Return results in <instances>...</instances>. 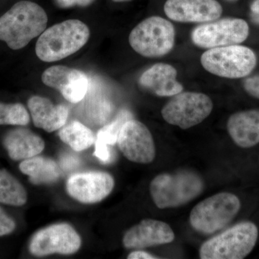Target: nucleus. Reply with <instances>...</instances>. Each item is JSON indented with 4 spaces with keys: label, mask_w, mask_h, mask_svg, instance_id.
Instances as JSON below:
<instances>
[{
    "label": "nucleus",
    "mask_w": 259,
    "mask_h": 259,
    "mask_svg": "<svg viewBox=\"0 0 259 259\" xmlns=\"http://www.w3.org/2000/svg\"><path fill=\"white\" fill-rule=\"evenodd\" d=\"M114 187L113 177L102 171L76 174L70 177L66 183L70 197L83 204L101 202L110 195Z\"/></svg>",
    "instance_id": "nucleus-12"
},
{
    "label": "nucleus",
    "mask_w": 259,
    "mask_h": 259,
    "mask_svg": "<svg viewBox=\"0 0 259 259\" xmlns=\"http://www.w3.org/2000/svg\"><path fill=\"white\" fill-rule=\"evenodd\" d=\"M56 3L59 7L63 8H71V7L88 6L93 3L94 0H56Z\"/></svg>",
    "instance_id": "nucleus-27"
},
{
    "label": "nucleus",
    "mask_w": 259,
    "mask_h": 259,
    "mask_svg": "<svg viewBox=\"0 0 259 259\" xmlns=\"http://www.w3.org/2000/svg\"><path fill=\"white\" fill-rule=\"evenodd\" d=\"M131 114L127 111H122L111 123L104 126L97 133L95 141V156L104 163L110 161V153L108 146L117 143V137L122 125L126 121L131 120Z\"/></svg>",
    "instance_id": "nucleus-21"
},
{
    "label": "nucleus",
    "mask_w": 259,
    "mask_h": 259,
    "mask_svg": "<svg viewBox=\"0 0 259 259\" xmlns=\"http://www.w3.org/2000/svg\"><path fill=\"white\" fill-rule=\"evenodd\" d=\"M81 245V237L71 225L56 223L36 232L30 240L29 250L35 256L71 255L76 253Z\"/></svg>",
    "instance_id": "nucleus-9"
},
{
    "label": "nucleus",
    "mask_w": 259,
    "mask_h": 259,
    "mask_svg": "<svg viewBox=\"0 0 259 259\" xmlns=\"http://www.w3.org/2000/svg\"><path fill=\"white\" fill-rule=\"evenodd\" d=\"M113 1L117 2V3H119V2H127L130 1V0H113Z\"/></svg>",
    "instance_id": "nucleus-30"
},
{
    "label": "nucleus",
    "mask_w": 259,
    "mask_h": 259,
    "mask_svg": "<svg viewBox=\"0 0 259 259\" xmlns=\"http://www.w3.org/2000/svg\"><path fill=\"white\" fill-rule=\"evenodd\" d=\"M175 235L169 225L163 221L145 219L127 230L122 238L127 249H144L148 247L171 243Z\"/></svg>",
    "instance_id": "nucleus-14"
},
{
    "label": "nucleus",
    "mask_w": 259,
    "mask_h": 259,
    "mask_svg": "<svg viewBox=\"0 0 259 259\" xmlns=\"http://www.w3.org/2000/svg\"><path fill=\"white\" fill-rule=\"evenodd\" d=\"M241 209L240 199L231 192H220L199 202L191 211L190 223L203 234L223 229L234 219Z\"/></svg>",
    "instance_id": "nucleus-5"
},
{
    "label": "nucleus",
    "mask_w": 259,
    "mask_h": 259,
    "mask_svg": "<svg viewBox=\"0 0 259 259\" xmlns=\"http://www.w3.org/2000/svg\"><path fill=\"white\" fill-rule=\"evenodd\" d=\"M243 87L250 95L259 99V75L245 79Z\"/></svg>",
    "instance_id": "nucleus-26"
},
{
    "label": "nucleus",
    "mask_w": 259,
    "mask_h": 259,
    "mask_svg": "<svg viewBox=\"0 0 259 259\" xmlns=\"http://www.w3.org/2000/svg\"><path fill=\"white\" fill-rule=\"evenodd\" d=\"M59 136L63 142L77 152L88 149L95 142V134L92 130L78 121L61 127Z\"/></svg>",
    "instance_id": "nucleus-22"
},
{
    "label": "nucleus",
    "mask_w": 259,
    "mask_h": 259,
    "mask_svg": "<svg viewBox=\"0 0 259 259\" xmlns=\"http://www.w3.org/2000/svg\"><path fill=\"white\" fill-rule=\"evenodd\" d=\"M201 64L211 74L238 79L251 73L256 65V56L249 48L227 46L209 49L204 52L201 57Z\"/></svg>",
    "instance_id": "nucleus-7"
},
{
    "label": "nucleus",
    "mask_w": 259,
    "mask_h": 259,
    "mask_svg": "<svg viewBox=\"0 0 259 259\" xmlns=\"http://www.w3.org/2000/svg\"><path fill=\"white\" fill-rule=\"evenodd\" d=\"M28 107L34 125L49 133L64 127L69 116L67 107L63 105H54L46 97H30Z\"/></svg>",
    "instance_id": "nucleus-17"
},
{
    "label": "nucleus",
    "mask_w": 259,
    "mask_h": 259,
    "mask_svg": "<svg viewBox=\"0 0 259 259\" xmlns=\"http://www.w3.org/2000/svg\"><path fill=\"white\" fill-rule=\"evenodd\" d=\"M249 33L248 23L238 18H225L199 25L193 30L192 40L203 49L237 45L246 40Z\"/></svg>",
    "instance_id": "nucleus-10"
},
{
    "label": "nucleus",
    "mask_w": 259,
    "mask_h": 259,
    "mask_svg": "<svg viewBox=\"0 0 259 259\" xmlns=\"http://www.w3.org/2000/svg\"><path fill=\"white\" fill-rule=\"evenodd\" d=\"M250 17L253 23L259 25V0H255L250 6Z\"/></svg>",
    "instance_id": "nucleus-29"
},
{
    "label": "nucleus",
    "mask_w": 259,
    "mask_h": 259,
    "mask_svg": "<svg viewBox=\"0 0 259 259\" xmlns=\"http://www.w3.org/2000/svg\"><path fill=\"white\" fill-rule=\"evenodd\" d=\"M258 230L254 223H238L202 243L199 250L202 259H243L254 248Z\"/></svg>",
    "instance_id": "nucleus-4"
},
{
    "label": "nucleus",
    "mask_w": 259,
    "mask_h": 259,
    "mask_svg": "<svg viewBox=\"0 0 259 259\" xmlns=\"http://www.w3.org/2000/svg\"><path fill=\"white\" fill-rule=\"evenodd\" d=\"M164 12L180 23H207L219 18L223 8L216 0H167Z\"/></svg>",
    "instance_id": "nucleus-15"
},
{
    "label": "nucleus",
    "mask_w": 259,
    "mask_h": 259,
    "mask_svg": "<svg viewBox=\"0 0 259 259\" xmlns=\"http://www.w3.org/2000/svg\"><path fill=\"white\" fill-rule=\"evenodd\" d=\"M19 168L35 185L55 183L61 176V168L57 163L44 156H36L23 160L19 165Z\"/></svg>",
    "instance_id": "nucleus-20"
},
{
    "label": "nucleus",
    "mask_w": 259,
    "mask_h": 259,
    "mask_svg": "<svg viewBox=\"0 0 259 259\" xmlns=\"http://www.w3.org/2000/svg\"><path fill=\"white\" fill-rule=\"evenodd\" d=\"M30 122V115L20 103L0 102V125L25 126Z\"/></svg>",
    "instance_id": "nucleus-24"
},
{
    "label": "nucleus",
    "mask_w": 259,
    "mask_h": 259,
    "mask_svg": "<svg viewBox=\"0 0 259 259\" xmlns=\"http://www.w3.org/2000/svg\"><path fill=\"white\" fill-rule=\"evenodd\" d=\"M44 84L56 89L71 103H78L86 96L90 86L87 75L82 71L65 66H54L42 73Z\"/></svg>",
    "instance_id": "nucleus-13"
},
{
    "label": "nucleus",
    "mask_w": 259,
    "mask_h": 259,
    "mask_svg": "<svg viewBox=\"0 0 259 259\" xmlns=\"http://www.w3.org/2000/svg\"><path fill=\"white\" fill-rule=\"evenodd\" d=\"M90 35V29L83 22L66 20L44 30L37 40L35 53L45 62L60 61L81 49Z\"/></svg>",
    "instance_id": "nucleus-3"
},
{
    "label": "nucleus",
    "mask_w": 259,
    "mask_h": 259,
    "mask_svg": "<svg viewBox=\"0 0 259 259\" xmlns=\"http://www.w3.org/2000/svg\"><path fill=\"white\" fill-rule=\"evenodd\" d=\"M175 30L171 22L161 17L148 18L139 23L129 35L131 47L140 55L161 57L175 45Z\"/></svg>",
    "instance_id": "nucleus-6"
},
{
    "label": "nucleus",
    "mask_w": 259,
    "mask_h": 259,
    "mask_svg": "<svg viewBox=\"0 0 259 259\" xmlns=\"http://www.w3.org/2000/svg\"><path fill=\"white\" fill-rule=\"evenodd\" d=\"M28 201V193L23 185L13 175L0 169V203L21 207Z\"/></svg>",
    "instance_id": "nucleus-23"
},
{
    "label": "nucleus",
    "mask_w": 259,
    "mask_h": 259,
    "mask_svg": "<svg viewBox=\"0 0 259 259\" xmlns=\"http://www.w3.org/2000/svg\"><path fill=\"white\" fill-rule=\"evenodd\" d=\"M177 71L171 65L159 63L153 65L140 77L141 86L159 97L175 96L183 91L177 80Z\"/></svg>",
    "instance_id": "nucleus-16"
},
{
    "label": "nucleus",
    "mask_w": 259,
    "mask_h": 259,
    "mask_svg": "<svg viewBox=\"0 0 259 259\" xmlns=\"http://www.w3.org/2000/svg\"><path fill=\"white\" fill-rule=\"evenodd\" d=\"M204 188L202 177L189 169L160 174L149 187L151 198L159 209L185 205L200 195Z\"/></svg>",
    "instance_id": "nucleus-2"
},
{
    "label": "nucleus",
    "mask_w": 259,
    "mask_h": 259,
    "mask_svg": "<svg viewBox=\"0 0 259 259\" xmlns=\"http://www.w3.org/2000/svg\"><path fill=\"white\" fill-rule=\"evenodd\" d=\"M128 259H155L159 258L156 257V255L151 254V253H147V252L144 251V250H135V251L131 252L128 255H127Z\"/></svg>",
    "instance_id": "nucleus-28"
},
{
    "label": "nucleus",
    "mask_w": 259,
    "mask_h": 259,
    "mask_svg": "<svg viewBox=\"0 0 259 259\" xmlns=\"http://www.w3.org/2000/svg\"><path fill=\"white\" fill-rule=\"evenodd\" d=\"M212 100L203 93L186 92L175 95L163 107L161 115L166 122L188 129L205 120L212 111Z\"/></svg>",
    "instance_id": "nucleus-8"
},
{
    "label": "nucleus",
    "mask_w": 259,
    "mask_h": 259,
    "mask_svg": "<svg viewBox=\"0 0 259 259\" xmlns=\"http://www.w3.org/2000/svg\"><path fill=\"white\" fill-rule=\"evenodd\" d=\"M15 228L16 223L14 219L0 207V237L11 234Z\"/></svg>",
    "instance_id": "nucleus-25"
},
{
    "label": "nucleus",
    "mask_w": 259,
    "mask_h": 259,
    "mask_svg": "<svg viewBox=\"0 0 259 259\" xmlns=\"http://www.w3.org/2000/svg\"><path fill=\"white\" fill-rule=\"evenodd\" d=\"M47 23V13L40 5L30 1L18 2L0 17V40L13 50L23 49L41 35Z\"/></svg>",
    "instance_id": "nucleus-1"
},
{
    "label": "nucleus",
    "mask_w": 259,
    "mask_h": 259,
    "mask_svg": "<svg viewBox=\"0 0 259 259\" xmlns=\"http://www.w3.org/2000/svg\"><path fill=\"white\" fill-rule=\"evenodd\" d=\"M3 146L12 160L20 161L40 154L45 148V142L40 136L26 128L13 129L5 135Z\"/></svg>",
    "instance_id": "nucleus-18"
},
{
    "label": "nucleus",
    "mask_w": 259,
    "mask_h": 259,
    "mask_svg": "<svg viewBox=\"0 0 259 259\" xmlns=\"http://www.w3.org/2000/svg\"><path fill=\"white\" fill-rule=\"evenodd\" d=\"M117 146L123 156L135 163H151L156 157V146L152 134L142 122L128 120L119 132Z\"/></svg>",
    "instance_id": "nucleus-11"
},
{
    "label": "nucleus",
    "mask_w": 259,
    "mask_h": 259,
    "mask_svg": "<svg viewBox=\"0 0 259 259\" xmlns=\"http://www.w3.org/2000/svg\"><path fill=\"white\" fill-rule=\"evenodd\" d=\"M227 129L233 142L243 148L259 144V110L233 114L228 119Z\"/></svg>",
    "instance_id": "nucleus-19"
}]
</instances>
